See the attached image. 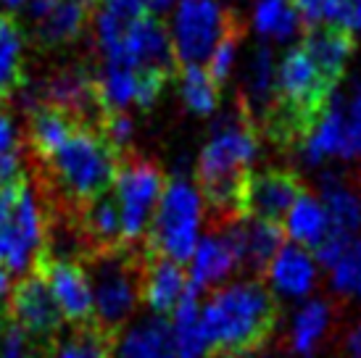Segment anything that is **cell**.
Here are the masks:
<instances>
[{"label":"cell","instance_id":"41","mask_svg":"<svg viewBox=\"0 0 361 358\" xmlns=\"http://www.w3.org/2000/svg\"><path fill=\"white\" fill-rule=\"evenodd\" d=\"M11 274L6 271V268L0 266V300L6 298V295H11Z\"/></svg>","mask_w":361,"mask_h":358},{"label":"cell","instance_id":"22","mask_svg":"<svg viewBox=\"0 0 361 358\" xmlns=\"http://www.w3.org/2000/svg\"><path fill=\"white\" fill-rule=\"evenodd\" d=\"M82 121L51 106H30L27 113V145L32 161H45L69 140Z\"/></svg>","mask_w":361,"mask_h":358},{"label":"cell","instance_id":"30","mask_svg":"<svg viewBox=\"0 0 361 358\" xmlns=\"http://www.w3.org/2000/svg\"><path fill=\"white\" fill-rule=\"evenodd\" d=\"M180 92L185 106L198 113V116H211L219 109V92L221 90L211 82L203 66H180Z\"/></svg>","mask_w":361,"mask_h":358},{"label":"cell","instance_id":"8","mask_svg":"<svg viewBox=\"0 0 361 358\" xmlns=\"http://www.w3.org/2000/svg\"><path fill=\"white\" fill-rule=\"evenodd\" d=\"M230 8H221L216 0H180L171 24V40L180 66H201L211 58L227 27Z\"/></svg>","mask_w":361,"mask_h":358},{"label":"cell","instance_id":"40","mask_svg":"<svg viewBox=\"0 0 361 358\" xmlns=\"http://www.w3.org/2000/svg\"><path fill=\"white\" fill-rule=\"evenodd\" d=\"M174 6V0H148V11H151L153 16H159L164 11H169Z\"/></svg>","mask_w":361,"mask_h":358},{"label":"cell","instance_id":"11","mask_svg":"<svg viewBox=\"0 0 361 358\" xmlns=\"http://www.w3.org/2000/svg\"><path fill=\"white\" fill-rule=\"evenodd\" d=\"M121 53H124V61H130L132 66L161 71L169 80L180 71V61H177L171 32L153 13H142L137 21H132L127 35H124Z\"/></svg>","mask_w":361,"mask_h":358},{"label":"cell","instance_id":"4","mask_svg":"<svg viewBox=\"0 0 361 358\" xmlns=\"http://www.w3.org/2000/svg\"><path fill=\"white\" fill-rule=\"evenodd\" d=\"M48 206L42 190L24 177L0 190V266L11 277H30L48 248Z\"/></svg>","mask_w":361,"mask_h":358},{"label":"cell","instance_id":"35","mask_svg":"<svg viewBox=\"0 0 361 358\" xmlns=\"http://www.w3.org/2000/svg\"><path fill=\"white\" fill-rule=\"evenodd\" d=\"M0 358H35V342L16 324L0 329Z\"/></svg>","mask_w":361,"mask_h":358},{"label":"cell","instance_id":"17","mask_svg":"<svg viewBox=\"0 0 361 358\" xmlns=\"http://www.w3.org/2000/svg\"><path fill=\"white\" fill-rule=\"evenodd\" d=\"M230 235L238 264L245 271H267L271 259L277 256V250L285 245V232L280 224L259 219H240L232 221L227 227H221Z\"/></svg>","mask_w":361,"mask_h":358},{"label":"cell","instance_id":"27","mask_svg":"<svg viewBox=\"0 0 361 358\" xmlns=\"http://www.w3.org/2000/svg\"><path fill=\"white\" fill-rule=\"evenodd\" d=\"M201 295L190 292L169 316L171 342L177 358H209L211 345L201 321Z\"/></svg>","mask_w":361,"mask_h":358},{"label":"cell","instance_id":"14","mask_svg":"<svg viewBox=\"0 0 361 358\" xmlns=\"http://www.w3.org/2000/svg\"><path fill=\"white\" fill-rule=\"evenodd\" d=\"M240 268L238 264V253L232 245L230 235L224 229L201 235L192 259L188 261V279H190V290L195 295H201L206 290L224 288L230 277Z\"/></svg>","mask_w":361,"mask_h":358},{"label":"cell","instance_id":"23","mask_svg":"<svg viewBox=\"0 0 361 358\" xmlns=\"http://www.w3.org/2000/svg\"><path fill=\"white\" fill-rule=\"evenodd\" d=\"M80 216H77V227H80L85 242L95 248V253L101 250H116L124 245L121 240V219L119 209H116V200L111 192H103L101 198L90 200L80 206Z\"/></svg>","mask_w":361,"mask_h":358},{"label":"cell","instance_id":"25","mask_svg":"<svg viewBox=\"0 0 361 358\" xmlns=\"http://www.w3.org/2000/svg\"><path fill=\"white\" fill-rule=\"evenodd\" d=\"M24 45L27 35L13 13H0V103L11 100L27 85L24 74Z\"/></svg>","mask_w":361,"mask_h":358},{"label":"cell","instance_id":"19","mask_svg":"<svg viewBox=\"0 0 361 358\" xmlns=\"http://www.w3.org/2000/svg\"><path fill=\"white\" fill-rule=\"evenodd\" d=\"M85 30H87V6L80 0H56L40 19H35L32 40L40 50H61L80 40Z\"/></svg>","mask_w":361,"mask_h":358},{"label":"cell","instance_id":"5","mask_svg":"<svg viewBox=\"0 0 361 358\" xmlns=\"http://www.w3.org/2000/svg\"><path fill=\"white\" fill-rule=\"evenodd\" d=\"M203 227V200L198 187L185 177H171L164 185L159 209L153 216L148 242L159 259L188 264L195 253Z\"/></svg>","mask_w":361,"mask_h":358},{"label":"cell","instance_id":"6","mask_svg":"<svg viewBox=\"0 0 361 358\" xmlns=\"http://www.w3.org/2000/svg\"><path fill=\"white\" fill-rule=\"evenodd\" d=\"M87 274L92 285V319L98 329L127 327L140 306V266L124 248L95 253Z\"/></svg>","mask_w":361,"mask_h":358},{"label":"cell","instance_id":"39","mask_svg":"<svg viewBox=\"0 0 361 358\" xmlns=\"http://www.w3.org/2000/svg\"><path fill=\"white\" fill-rule=\"evenodd\" d=\"M343 350H345V356L348 358H361V321L359 324H353V327L345 332V338H343Z\"/></svg>","mask_w":361,"mask_h":358},{"label":"cell","instance_id":"38","mask_svg":"<svg viewBox=\"0 0 361 358\" xmlns=\"http://www.w3.org/2000/svg\"><path fill=\"white\" fill-rule=\"evenodd\" d=\"M13 148H19L16 127H13V119H11L6 103H0V153H3V150H13Z\"/></svg>","mask_w":361,"mask_h":358},{"label":"cell","instance_id":"24","mask_svg":"<svg viewBox=\"0 0 361 358\" xmlns=\"http://www.w3.org/2000/svg\"><path fill=\"white\" fill-rule=\"evenodd\" d=\"M319 200L330 221V235L356 237V229H361V198L356 190L338 174H324L319 182Z\"/></svg>","mask_w":361,"mask_h":358},{"label":"cell","instance_id":"37","mask_svg":"<svg viewBox=\"0 0 361 358\" xmlns=\"http://www.w3.org/2000/svg\"><path fill=\"white\" fill-rule=\"evenodd\" d=\"M24 179V161H21V150H3L0 153V190H6L8 185Z\"/></svg>","mask_w":361,"mask_h":358},{"label":"cell","instance_id":"16","mask_svg":"<svg viewBox=\"0 0 361 358\" xmlns=\"http://www.w3.org/2000/svg\"><path fill=\"white\" fill-rule=\"evenodd\" d=\"M311 253L322 271H327L330 290L338 298L361 300V237L330 235Z\"/></svg>","mask_w":361,"mask_h":358},{"label":"cell","instance_id":"36","mask_svg":"<svg viewBox=\"0 0 361 358\" xmlns=\"http://www.w3.org/2000/svg\"><path fill=\"white\" fill-rule=\"evenodd\" d=\"M332 27L345 32H361V0H335V21Z\"/></svg>","mask_w":361,"mask_h":358},{"label":"cell","instance_id":"13","mask_svg":"<svg viewBox=\"0 0 361 358\" xmlns=\"http://www.w3.org/2000/svg\"><path fill=\"white\" fill-rule=\"evenodd\" d=\"M11 319L19 329H24L30 338H51L61 329L63 319L53 300L51 290L35 271L30 277H21V282L11 290Z\"/></svg>","mask_w":361,"mask_h":358},{"label":"cell","instance_id":"12","mask_svg":"<svg viewBox=\"0 0 361 358\" xmlns=\"http://www.w3.org/2000/svg\"><path fill=\"white\" fill-rule=\"evenodd\" d=\"M264 274H267V290L274 298L303 303V300L311 298L314 290L319 288L322 268L311 250L285 242Z\"/></svg>","mask_w":361,"mask_h":358},{"label":"cell","instance_id":"2","mask_svg":"<svg viewBox=\"0 0 361 358\" xmlns=\"http://www.w3.org/2000/svg\"><path fill=\"white\" fill-rule=\"evenodd\" d=\"M277 303L259 279H235L201 303V321L211 353L245 356L271 335Z\"/></svg>","mask_w":361,"mask_h":358},{"label":"cell","instance_id":"44","mask_svg":"<svg viewBox=\"0 0 361 358\" xmlns=\"http://www.w3.org/2000/svg\"><path fill=\"white\" fill-rule=\"evenodd\" d=\"M80 3H85V6H90V3H92V0H80Z\"/></svg>","mask_w":361,"mask_h":358},{"label":"cell","instance_id":"32","mask_svg":"<svg viewBox=\"0 0 361 358\" xmlns=\"http://www.w3.org/2000/svg\"><path fill=\"white\" fill-rule=\"evenodd\" d=\"M53 358H111V340L98 327H77L56 342Z\"/></svg>","mask_w":361,"mask_h":358},{"label":"cell","instance_id":"7","mask_svg":"<svg viewBox=\"0 0 361 358\" xmlns=\"http://www.w3.org/2000/svg\"><path fill=\"white\" fill-rule=\"evenodd\" d=\"M164 185H166V179L156 161L137 156L132 150L124 153L116 179H114V187H111L114 190L111 195L119 209L124 245H135L148 237Z\"/></svg>","mask_w":361,"mask_h":358},{"label":"cell","instance_id":"43","mask_svg":"<svg viewBox=\"0 0 361 358\" xmlns=\"http://www.w3.org/2000/svg\"><path fill=\"white\" fill-rule=\"evenodd\" d=\"M0 329H3V311H0Z\"/></svg>","mask_w":361,"mask_h":358},{"label":"cell","instance_id":"3","mask_svg":"<svg viewBox=\"0 0 361 358\" xmlns=\"http://www.w3.org/2000/svg\"><path fill=\"white\" fill-rule=\"evenodd\" d=\"M121 159L124 153L114 148L98 127L80 124L51 159L35 161V166L42 187L56 192L63 206L80 209L114 187Z\"/></svg>","mask_w":361,"mask_h":358},{"label":"cell","instance_id":"42","mask_svg":"<svg viewBox=\"0 0 361 358\" xmlns=\"http://www.w3.org/2000/svg\"><path fill=\"white\" fill-rule=\"evenodd\" d=\"M3 3H8V6H24L27 0H3Z\"/></svg>","mask_w":361,"mask_h":358},{"label":"cell","instance_id":"34","mask_svg":"<svg viewBox=\"0 0 361 358\" xmlns=\"http://www.w3.org/2000/svg\"><path fill=\"white\" fill-rule=\"evenodd\" d=\"M298 19L306 30H319V27H332L335 21V0H293Z\"/></svg>","mask_w":361,"mask_h":358},{"label":"cell","instance_id":"9","mask_svg":"<svg viewBox=\"0 0 361 358\" xmlns=\"http://www.w3.org/2000/svg\"><path fill=\"white\" fill-rule=\"evenodd\" d=\"M303 192L306 187L293 169L267 166L261 171H253L245 187V198H243V216L282 227L288 211L295 206V200Z\"/></svg>","mask_w":361,"mask_h":358},{"label":"cell","instance_id":"10","mask_svg":"<svg viewBox=\"0 0 361 358\" xmlns=\"http://www.w3.org/2000/svg\"><path fill=\"white\" fill-rule=\"evenodd\" d=\"M40 277L51 290L61 319L74 327H87L92 319V285L87 268L80 261L45 259L40 264Z\"/></svg>","mask_w":361,"mask_h":358},{"label":"cell","instance_id":"20","mask_svg":"<svg viewBox=\"0 0 361 358\" xmlns=\"http://www.w3.org/2000/svg\"><path fill=\"white\" fill-rule=\"evenodd\" d=\"M301 48L314 61V66L322 71V77L335 87L345 74L356 42H353L351 32L338 30V27H319V30H306Z\"/></svg>","mask_w":361,"mask_h":358},{"label":"cell","instance_id":"21","mask_svg":"<svg viewBox=\"0 0 361 358\" xmlns=\"http://www.w3.org/2000/svg\"><path fill=\"white\" fill-rule=\"evenodd\" d=\"M332 306L324 298L303 300L298 309L293 311L290 327H288V345L290 353L298 358H311L322 348L332 329Z\"/></svg>","mask_w":361,"mask_h":358},{"label":"cell","instance_id":"26","mask_svg":"<svg viewBox=\"0 0 361 358\" xmlns=\"http://www.w3.org/2000/svg\"><path fill=\"white\" fill-rule=\"evenodd\" d=\"M282 232L285 237H290L293 245H301L306 250H317L330 237V221L324 214L319 198H314L309 192H303L295 200V206L288 211V216L282 221Z\"/></svg>","mask_w":361,"mask_h":358},{"label":"cell","instance_id":"1","mask_svg":"<svg viewBox=\"0 0 361 358\" xmlns=\"http://www.w3.org/2000/svg\"><path fill=\"white\" fill-rule=\"evenodd\" d=\"M259 153V127L248 106L238 98L211 132V140L198 159V192L203 209H209L227 227L243 216V198Z\"/></svg>","mask_w":361,"mask_h":358},{"label":"cell","instance_id":"15","mask_svg":"<svg viewBox=\"0 0 361 358\" xmlns=\"http://www.w3.org/2000/svg\"><path fill=\"white\" fill-rule=\"evenodd\" d=\"M188 268L166 259H156L140 268V303L151 311V316L166 319L190 295Z\"/></svg>","mask_w":361,"mask_h":358},{"label":"cell","instance_id":"29","mask_svg":"<svg viewBox=\"0 0 361 358\" xmlns=\"http://www.w3.org/2000/svg\"><path fill=\"white\" fill-rule=\"evenodd\" d=\"M253 24L261 37L288 42L301 30V19L293 0H259L253 8Z\"/></svg>","mask_w":361,"mask_h":358},{"label":"cell","instance_id":"28","mask_svg":"<svg viewBox=\"0 0 361 358\" xmlns=\"http://www.w3.org/2000/svg\"><path fill=\"white\" fill-rule=\"evenodd\" d=\"M274 80H277V66H274V53L267 42H259L251 53L248 69H245V95L240 100L248 106V111L256 119V109L259 113L267 109V103L271 100L274 92Z\"/></svg>","mask_w":361,"mask_h":358},{"label":"cell","instance_id":"18","mask_svg":"<svg viewBox=\"0 0 361 358\" xmlns=\"http://www.w3.org/2000/svg\"><path fill=\"white\" fill-rule=\"evenodd\" d=\"M111 358H177L169 319L148 314L121 327L111 342Z\"/></svg>","mask_w":361,"mask_h":358},{"label":"cell","instance_id":"31","mask_svg":"<svg viewBox=\"0 0 361 358\" xmlns=\"http://www.w3.org/2000/svg\"><path fill=\"white\" fill-rule=\"evenodd\" d=\"M243 35H245V27H243V19L230 8V16H227V27L221 32L216 48L211 53V58L206 61V74L211 77V82L216 87H224L227 85V77L232 71V63H235V53H238V45H240Z\"/></svg>","mask_w":361,"mask_h":358},{"label":"cell","instance_id":"33","mask_svg":"<svg viewBox=\"0 0 361 358\" xmlns=\"http://www.w3.org/2000/svg\"><path fill=\"white\" fill-rule=\"evenodd\" d=\"M341 111H343L341 159H359L361 156V82H356L351 92L341 98Z\"/></svg>","mask_w":361,"mask_h":358}]
</instances>
